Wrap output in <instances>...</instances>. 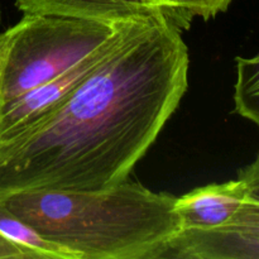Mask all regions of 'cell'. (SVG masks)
Wrapping results in <instances>:
<instances>
[{
	"instance_id": "cell-7",
	"label": "cell",
	"mask_w": 259,
	"mask_h": 259,
	"mask_svg": "<svg viewBox=\"0 0 259 259\" xmlns=\"http://www.w3.org/2000/svg\"><path fill=\"white\" fill-rule=\"evenodd\" d=\"M23 14H50L121 23L159 14L163 10L152 0H15Z\"/></svg>"
},
{
	"instance_id": "cell-10",
	"label": "cell",
	"mask_w": 259,
	"mask_h": 259,
	"mask_svg": "<svg viewBox=\"0 0 259 259\" xmlns=\"http://www.w3.org/2000/svg\"><path fill=\"white\" fill-rule=\"evenodd\" d=\"M233 2L234 0H161L159 5L164 14L184 29L190 27L195 17L209 20L227 12Z\"/></svg>"
},
{
	"instance_id": "cell-13",
	"label": "cell",
	"mask_w": 259,
	"mask_h": 259,
	"mask_svg": "<svg viewBox=\"0 0 259 259\" xmlns=\"http://www.w3.org/2000/svg\"><path fill=\"white\" fill-rule=\"evenodd\" d=\"M2 42H3V33H0V46H2Z\"/></svg>"
},
{
	"instance_id": "cell-6",
	"label": "cell",
	"mask_w": 259,
	"mask_h": 259,
	"mask_svg": "<svg viewBox=\"0 0 259 259\" xmlns=\"http://www.w3.org/2000/svg\"><path fill=\"white\" fill-rule=\"evenodd\" d=\"M247 194L243 180L197 187L175 200V211L182 229H211L227 223L239 209Z\"/></svg>"
},
{
	"instance_id": "cell-11",
	"label": "cell",
	"mask_w": 259,
	"mask_h": 259,
	"mask_svg": "<svg viewBox=\"0 0 259 259\" xmlns=\"http://www.w3.org/2000/svg\"><path fill=\"white\" fill-rule=\"evenodd\" d=\"M43 259L39 253L8 239L0 233V259Z\"/></svg>"
},
{
	"instance_id": "cell-1",
	"label": "cell",
	"mask_w": 259,
	"mask_h": 259,
	"mask_svg": "<svg viewBox=\"0 0 259 259\" xmlns=\"http://www.w3.org/2000/svg\"><path fill=\"white\" fill-rule=\"evenodd\" d=\"M166 14L124 23L109 55L53 111L0 139V195L126 181L189 88V48Z\"/></svg>"
},
{
	"instance_id": "cell-9",
	"label": "cell",
	"mask_w": 259,
	"mask_h": 259,
	"mask_svg": "<svg viewBox=\"0 0 259 259\" xmlns=\"http://www.w3.org/2000/svg\"><path fill=\"white\" fill-rule=\"evenodd\" d=\"M234 85L235 113L259 128V53L250 58L238 56Z\"/></svg>"
},
{
	"instance_id": "cell-12",
	"label": "cell",
	"mask_w": 259,
	"mask_h": 259,
	"mask_svg": "<svg viewBox=\"0 0 259 259\" xmlns=\"http://www.w3.org/2000/svg\"><path fill=\"white\" fill-rule=\"evenodd\" d=\"M152 2H153L154 4H157L159 8H161V5H159V3H161V0H152ZM161 9H162V8H161Z\"/></svg>"
},
{
	"instance_id": "cell-4",
	"label": "cell",
	"mask_w": 259,
	"mask_h": 259,
	"mask_svg": "<svg viewBox=\"0 0 259 259\" xmlns=\"http://www.w3.org/2000/svg\"><path fill=\"white\" fill-rule=\"evenodd\" d=\"M247 194L235 214L211 229H182L157 259H259V152L238 171Z\"/></svg>"
},
{
	"instance_id": "cell-2",
	"label": "cell",
	"mask_w": 259,
	"mask_h": 259,
	"mask_svg": "<svg viewBox=\"0 0 259 259\" xmlns=\"http://www.w3.org/2000/svg\"><path fill=\"white\" fill-rule=\"evenodd\" d=\"M176 196L128 180L94 191L24 190L0 202L77 259H157L181 230Z\"/></svg>"
},
{
	"instance_id": "cell-3",
	"label": "cell",
	"mask_w": 259,
	"mask_h": 259,
	"mask_svg": "<svg viewBox=\"0 0 259 259\" xmlns=\"http://www.w3.org/2000/svg\"><path fill=\"white\" fill-rule=\"evenodd\" d=\"M121 23L24 14L3 33L0 108L80 62L110 40Z\"/></svg>"
},
{
	"instance_id": "cell-5",
	"label": "cell",
	"mask_w": 259,
	"mask_h": 259,
	"mask_svg": "<svg viewBox=\"0 0 259 259\" xmlns=\"http://www.w3.org/2000/svg\"><path fill=\"white\" fill-rule=\"evenodd\" d=\"M132 20V19H131ZM128 22V20H126ZM123 22L110 40L83 57L67 71L48 82L28 91L24 95L0 108V139L30 125L42 116L57 109L81 82L93 72L96 66L109 55L123 30Z\"/></svg>"
},
{
	"instance_id": "cell-8",
	"label": "cell",
	"mask_w": 259,
	"mask_h": 259,
	"mask_svg": "<svg viewBox=\"0 0 259 259\" xmlns=\"http://www.w3.org/2000/svg\"><path fill=\"white\" fill-rule=\"evenodd\" d=\"M0 233L17 244L35 250L43 259H77L73 253L45 239L28 223L0 202Z\"/></svg>"
}]
</instances>
